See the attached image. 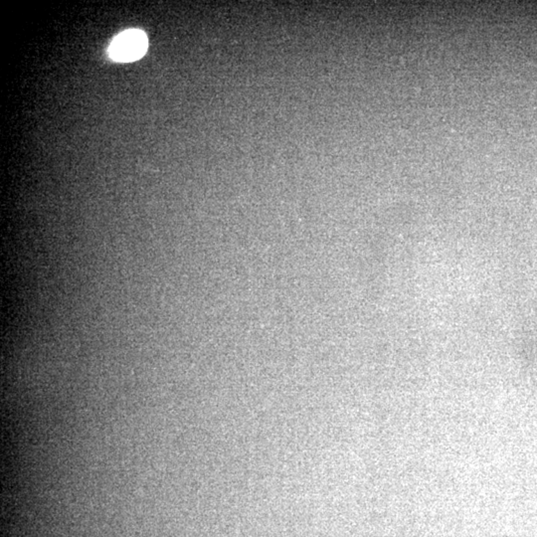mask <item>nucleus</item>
Returning <instances> with one entry per match:
<instances>
[{"label":"nucleus","mask_w":537,"mask_h":537,"mask_svg":"<svg viewBox=\"0 0 537 537\" xmlns=\"http://www.w3.org/2000/svg\"><path fill=\"white\" fill-rule=\"evenodd\" d=\"M147 34L129 29L119 34L109 47V56L118 62H131L145 55L147 50Z\"/></svg>","instance_id":"f257e3e1"}]
</instances>
